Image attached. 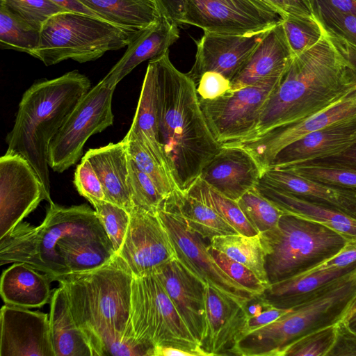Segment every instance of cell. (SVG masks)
<instances>
[{
	"label": "cell",
	"mask_w": 356,
	"mask_h": 356,
	"mask_svg": "<svg viewBox=\"0 0 356 356\" xmlns=\"http://www.w3.org/2000/svg\"><path fill=\"white\" fill-rule=\"evenodd\" d=\"M149 60L155 72L159 141L177 189L185 193L222 145L208 127L195 83L174 66L169 50Z\"/></svg>",
	"instance_id": "6da1fadb"
},
{
	"label": "cell",
	"mask_w": 356,
	"mask_h": 356,
	"mask_svg": "<svg viewBox=\"0 0 356 356\" xmlns=\"http://www.w3.org/2000/svg\"><path fill=\"white\" fill-rule=\"evenodd\" d=\"M355 88L356 74L323 31L314 46L293 57L264 104L255 130L243 141L309 117Z\"/></svg>",
	"instance_id": "7a4b0ae2"
},
{
	"label": "cell",
	"mask_w": 356,
	"mask_h": 356,
	"mask_svg": "<svg viewBox=\"0 0 356 356\" xmlns=\"http://www.w3.org/2000/svg\"><path fill=\"white\" fill-rule=\"evenodd\" d=\"M90 89L89 79L77 70L35 81L22 95L13 127L7 134L6 153L26 160L49 195L50 142Z\"/></svg>",
	"instance_id": "3957f363"
},
{
	"label": "cell",
	"mask_w": 356,
	"mask_h": 356,
	"mask_svg": "<svg viewBox=\"0 0 356 356\" xmlns=\"http://www.w3.org/2000/svg\"><path fill=\"white\" fill-rule=\"evenodd\" d=\"M133 277L118 254L93 270L50 277L63 288L73 318L89 345L97 338L127 328Z\"/></svg>",
	"instance_id": "277c9868"
},
{
	"label": "cell",
	"mask_w": 356,
	"mask_h": 356,
	"mask_svg": "<svg viewBox=\"0 0 356 356\" xmlns=\"http://www.w3.org/2000/svg\"><path fill=\"white\" fill-rule=\"evenodd\" d=\"M81 236L108 238L95 210L87 204L65 207L51 201L39 226L22 221L0 238V266L22 262L49 277L69 273L57 245Z\"/></svg>",
	"instance_id": "5b68a950"
},
{
	"label": "cell",
	"mask_w": 356,
	"mask_h": 356,
	"mask_svg": "<svg viewBox=\"0 0 356 356\" xmlns=\"http://www.w3.org/2000/svg\"><path fill=\"white\" fill-rule=\"evenodd\" d=\"M356 293V269L273 323L238 335L229 350L240 356H284L302 336L341 321Z\"/></svg>",
	"instance_id": "8992f818"
},
{
	"label": "cell",
	"mask_w": 356,
	"mask_h": 356,
	"mask_svg": "<svg viewBox=\"0 0 356 356\" xmlns=\"http://www.w3.org/2000/svg\"><path fill=\"white\" fill-rule=\"evenodd\" d=\"M141 31L122 28L87 14L65 10L43 24L39 45L31 56L46 66L69 59L80 63L93 61L107 51L128 46Z\"/></svg>",
	"instance_id": "52a82bcc"
},
{
	"label": "cell",
	"mask_w": 356,
	"mask_h": 356,
	"mask_svg": "<svg viewBox=\"0 0 356 356\" xmlns=\"http://www.w3.org/2000/svg\"><path fill=\"white\" fill-rule=\"evenodd\" d=\"M259 234L270 284L309 270L348 241L322 224L285 213L277 227Z\"/></svg>",
	"instance_id": "ba28073f"
},
{
	"label": "cell",
	"mask_w": 356,
	"mask_h": 356,
	"mask_svg": "<svg viewBox=\"0 0 356 356\" xmlns=\"http://www.w3.org/2000/svg\"><path fill=\"white\" fill-rule=\"evenodd\" d=\"M130 318L136 337L152 347L173 346L209 356L195 339L154 273L134 276Z\"/></svg>",
	"instance_id": "9c48e42d"
},
{
	"label": "cell",
	"mask_w": 356,
	"mask_h": 356,
	"mask_svg": "<svg viewBox=\"0 0 356 356\" xmlns=\"http://www.w3.org/2000/svg\"><path fill=\"white\" fill-rule=\"evenodd\" d=\"M115 89L99 81L74 107L49 144L48 162L54 171L60 173L76 164L88 139L113 125Z\"/></svg>",
	"instance_id": "30bf717a"
},
{
	"label": "cell",
	"mask_w": 356,
	"mask_h": 356,
	"mask_svg": "<svg viewBox=\"0 0 356 356\" xmlns=\"http://www.w3.org/2000/svg\"><path fill=\"white\" fill-rule=\"evenodd\" d=\"M282 76L231 90L214 99L199 97L202 111L216 140L224 145L248 138L257 127L264 104Z\"/></svg>",
	"instance_id": "8fae6325"
},
{
	"label": "cell",
	"mask_w": 356,
	"mask_h": 356,
	"mask_svg": "<svg viewBox=\"0 0 356 356\" xmlns=\"http://www.w3.org/2000/svg\"><path fill=\"white\" fill-rule=\"evenodd\" d=\"M282 18L264 0H185L181 25L204 32L247 34L269 30Z\"/></svg>",
	"instance_id": "7c38bea8"
},
{
	"label": "cell",
	"mask_w": 356,
	"mask_h": 356,
	"mask_svg": "<svg viewBox=\"0 0 356 356\" xmlns=\"http://www.w3.org/2000/svg\"><path fill=\"white\" fill-rule=\"evenodd\" d=\"M156 213L169 235L176 259L192 275L238 301L246 302L252 296L220 268L203 238L189 229L179 212L163 204Z\"/></svg>",
	"instance_id": "4fadbf2b"
},
{
	"label": "cell",
	"mask_w": 356,
	"mask_h": 356,
	"mask_svg": "<svg viewBox=\"0 0 356 356\" xmlns=\"http://www.w3.org/2000/svg\"><path fill=\"white\" fill-rule=\"evenodd\" d=\"M44 200L51 202L29 162L6 152L0 158V238L11 232Z\"/></svg>",
	"instance_id": "5bb4252c"
},
{
	"label": "cell",
	"mask_w": 356,
	"mask_h": 356,
	"mask_svg": "<svg viewBox=\"0 0 356 356\" xmlns=\"http://www.w3.org/2000/svg\"><path fill=\"white\" fill-rule=\"evenodd\" d=\"M134 276L152 273L176 259L169 235L157 213L134 206L126 236L118 254Z\"/></svg>",
	"instance_id": "9a60e30c"
},
{
	"label": "cell",
	"mask_w": 356,
	"mask_h": 356,
	"mask_svg": "<svg viewBox=\"0 0 356 356\" xmlns=\"http://www.w3.org/2000/svg\"><path fill=\"white\" fill-rule=\"evenodd\" d=\"M356 116V88L326 108L299 122L278 127L249 140L227 145L247 149L264 169L277 153L302 136L333 123Z\"/></svg>",
	"instance_id": "2e32d148"
},
{
	"label": "cell",
	"mask_w": 356,
	"mask_h": 356,
	"mask_svg": "<svg viewBox=\"0 0 356 356\" xmlns=\"http://www.w3.org/2000/svg\"><path fill=\"white\" fill-rule=\"evenodd\" d=\"M270 29L241 35L204 32L196 41L195 62L186 74L195 85L207 72H218L231 81Z\"/></svg>",
	"instance_id": "e0dca14e"
},
{
	"label": "cell",
	"mask_w": 356,
	"mask_h": 356,
	"mask_svg": "<svg viewBox=\"0 0 356 356\" xmlns=\"http://www.w3.org/2000/svg\"><path fill=\"white\" fill-rule=\"evenodd\" d=\"M0 323V356H55L48 314L5 304Z\"/></svg>",
	"instance_id": "ac0fdd59"
},
{
	"label": "cell",
	"mask_w": 356,
	"mask_h": 356,
	"mask_svg": "<svg viewBox=\"0 0 356 356\" xmlns=\"http://www.w3.org/2000/svg\"><path fill=\"white\" fill-rule=\"evenodd\" d=\"M264 169L254 157L239 145H222L202 169L200 178L222 195L237 201L254 188Z\"/></svg>",
	"instance_id": "d6986e66"
},
{
	"label": "cell",
	"mask_w": 356,
	"mask_h": 356,
	"mask_svg": "<svg viewBox=\"0 0 356 356\" xmlns=\"http://www.w3.org/2000/svg\"><path fill=\"white\" fill-rule=\"evenodd\" d=\"M154 273L195 339L201 345L205 332V284L177 259L155 268Z\"/></svg>",
	"instance_id": "ffe728a7"
},
{
	"label": "cell",
	"mask_w": 356,
	"mask_h": 356,
	"mask_svg": "<svg viewBox=\"0 0 356 356\" xmlns=\"http://www.w3.org/2000/svg\"><path fill=\"white\" fill-rule=\"evenodd\" d=\"M247 302L205 286V332L201 346L209 356L228 355L244 325Z\"/></svg>",
	"instance_id": "44dd1931"
},
{
	"label": "cell",
	"mask_w": 356,
	"mask_h": 356,
	"mask_svg": "<svg viewBox=\"0 0 356 356\" xmlns=\"http://www.w3.org/2000/svg\"><path fill=\"white\" fill-rule=\"evenodd\" d=\"M355 143L356 116L302 136L280 151L267 168H280L336 156Z\"/></svg>",
	"instance_id": "7402d4cb"
},
{
	"label": "cell",
	"mask_w": 356,
	"mask_h": 356,
	"mask_svg": "<svg viewBox=\"0 0 356 356\" xmlns=\"http://www.w3.org/2000/svg\"><path fill=\"white\" fill-rule=\"evenodd\" d=\"M293 57L281 22L269 31L248 62L230 81L231 90L282 76Z\"/></svg>",
	"instance_id": "603a6c76"
},
{
	"label": "cell",
	"mask_w": 356,
	"mask_h": 356,
	"mask_svg": "<svg viewBox=\"0 0 356 356\" xmlns=\"http://www.w3.org/2000/svg\"><path fill=\"white\" fill-rule=\"evenodd\" d=\"M259 181L310 202L330 206L356 218L355 190L323 184L276 168L266 169Z\"/></svg>",
	"instance_id": "cb8c5ba5"
},
{
	"label": "cell",
	"mask_w": 356,
	"mask_h": 356,
	"mask_svg": "<svg viewBox=\"0 0 356 356\" xmlns=\"http://www.w3.org/2000/svg\"><path fill=\"white\" fill-rule=\"evenodd\" d=\"M178 27L162 17L155 25L141 31L100 82L107 87L115 88L139 64L163 54L179 38Z\"/></svg>",
	"instance_id": "d4e9b609"
},
{
	"label": "cell",
	"mask_w": 356,
	"mask_h": 356,
	"mask_svg": "<svg viewBox=\"0 0 356 356\" xmlns=\"http://www.w3.org/2000/svg\"><path fill=\"white\" fill-rule=\"evenodd\" d=\"M83 158L92 166L104 189L105 200L130 212L134 207L129 185V155L126 143H117L86 152Z\"/></svg>",
	"instance_id": "484cf974"
},
{
	"label": "cell",
	"mask_w": 356,
	"mask_h": 356,
	"mask_svg": "<svg viewBox=\"0 0 356 356\" xmlns=\"http://www.w3.org/2000/svg\"><path fill=\"white\" fill-rule=\"evenodd\" d=\"M258 191L285 213L322 224L356 242V218L336 208L310 202L259 181Z\"/></svg>",
	"instance_id": "4316f807"
},
{
	"label": "cell",
	"mask_w": 356,
	"mask_h": 356,
	"mask_svg": "<svg viewBox=\"0 0 356 356\" xmlns=\"http://www.w3.org/2000/svg\"><path fill=\"white\" fill-rule=\"evenodd\" d=\"M356 269V263L345 268L301 273L270 284L261 296L270 305L293 308L318 295L333 282Z\"/></svg>",
	"instance_id": "83f0119b"
},
{
	"label": "cell",
	"mask_w": 356,
	"mask_h": 356,
	"mask_svg": "<svg viewBox=\"0 0 356 356\" xmlns=\"http://www.w3.org/2000/svg\"><path fill=\"white\" fill-rule=\"evenodd\" d=\"M27 264L17 262L1 274L0 293L6 305L23 307H42L51 300V282L49 275L40 273Z\"/></svg>",
	"instance_id": "f1b7e54d"
},
{
	"label": "cell",
	"mask_w": 356,
	"mask_h": 356,
	"mask_svg": "<svg viewBox=\"0 0 356 356\" xmlns=\"http://www.w3.org/2000/svg\"><path fill=\"white\" fill-rule=\"evenodd\" d=\"M49 322L55 356H92L88 340L74 321L65 292L60 286L52 293Z\"/></svg>",
	"instance_id": "f546056e"
},
{
	"label": "cell",
	"mask_w": 356,
	"mask_h": 356,
	"mask_svg": "<svg viewBox=\"0 0 356 356\" xmlns=\"http://www.w3.org/2000/svg\"><path fill=\"white\" fill-rule=\"evenodd\" d=\"M125 136L138 138L170 175L166 159L159 141L155 72L151 61H149L146 70L135 115Z\"/></svg>",
	"instance_id": "4dcf8cb0"
},
{
	"label": "cell",
	"mask_w": 356,
	"mask_h": 356,
	"mask_svg": "<svg viewBox=\"0 0 356 356\" xmlns=\"http://www.w3.org/2000/svg\"><path fill=\"white\" fill-rule=\"evenodd\" d=\"M102 19L116 26L143 31L162 16L154 0H78Z\"/></svg>",
	"instance_id": "1f68e13d"
},
{
	"label": "cell",
	"mask_w": 356,
	"mask_h": 356,
	"mask_svg": "<svg viewBox=\"0 0 356 356\" xmlns=\"http://www.w3.org/2000/svg\"><path fill=\"white\" fill-rule=\"evenodd\" d=\"M69 273H84L97 269L117 254L110 239L100 236L72 237L57 245Z\"/></svg>",
	"instance_id": "d6a6232c"
},
{
	"label": "cell",
	"mask_w": 356,
	"mask_h": 356,
	"mask_svg": "<svg viewBox=\"0 0 356 356\" xmlns=\"http://www.w3.org/2000/svg\"><path fill=\"white\" fill-rule=\"evenodd\" d=\"M163 204L179 212L189 229L203 238L238 234L212 208L187 193L177 191Z\"/></svg>",
	"instance_id": "836d02e7"
},
{
	"label": "cell",
	"mask_w": 356,
	"mask_h": 356,
	"mask_svg": "<svg viewBox=\"0 0 356 356\" xmlns=\"http://www.w3.org/2000/svg\"><path fill=\"white\" fill-rule=\"evenodd\" d=\"M250 269L268 287L270 282L266 270V251L260 234L218 236L209 245Z\"/></svg>",
	"instance_id": "e575fe53"
},
{
	"label": "cell",
	"mask_w": 356,
	"mask_h": 356,
	"mask_svg": "<svg viewBox=\"0 0 356 356\" xmlns=\"http://www.w3.org/2000/svg\"><path fill=\"white\" fill-rule=\"evenodd\" d=\"M325 34L356 74V17L312 10Z\"/></svg>",
	"instance_id": "d590c367"
},
{
	"label": "cell",
	"mask_w": 356,
	"mask_h": 356,
	"mask_svg": "<svg viewBox=\"0 0 356 356\" xmlns=\"http://www.w3.org/2000/svg\"><path fill=\"white\" fill-rule=\"evenodd\" d=\"M41 29L19 17L0 2V47L31 56L40 40Z\"/></svg>",
	"instance_id": "8d00e7d4"
},
{
	"label": "cell",
	"mask_w": 356,
	"mask_h": 356,
	"mask_svg": "<svg viewBox=\"0 0 356 356\" xmlns=\"http://www.w3.org/2000/svg\"><path fill=\"white\" fill-rule=\"evenodd\" d=\"M186 193L212 208L238 234L245 236L259 234L246 218L236 201L219 193L200 177Z\"/></svg>",
	"instance_id": "74e56055"
},
{
	"label": "cell",
	"mask_w": 356,
	"mask_h": 356,
	"mask_svg": "<svg viewBox=\"0 0 356 356\" xmlns=\"http://www.w3.org/2000/svg\"><path fill=\"white\" fill-rule=\"evenodd\" d=\"M122 140L126 143L129 156L152 179L165 199L173 195L178 190L172 177L145 145L136 137L124 136Z\"/></svg>",
	"instance_id": "f35d334b"
},
{
	"label": "cell",
	"mask_w": 356,
	"mask_h": 356,
	"mask_svg": "<svg viewBox=\"0 0 356 356\" xmlns=\"http://www.w3.org/2000/svg\"><path fill=\"white\" fill-rule=\"evenodd\" d=\"M276 168L323 184L356 191V169L350 167L307 161Z\"/></svg>",
	"instance_id": "ab89813d"
},
{
	"label": "cell",
	"mask_w": 356,
	"mask_h": 356,
	"mask_svg": "<svg viewBox=\"0 0 356 356\" xmlns=\"http://www.w3.org/2000/svg\"><path fill=\"white\" fill-rule=\"evenodd\" d=\"M237 203L252 226L262 233L277 226L284 212L263 196L255 187L243 195Z\"/></svg>",
	"instance_id": "60d3db41"
},
{
	"label": "cell",
	"mask_w": 356,
	"mask_h": 356,
	"mask_svg": "<svg viewBox=\"0 0 356 356\" xmlns=\"http://www.w3.org/2000/svg\"><path fill=\"white\" fill-rule=\"evenodd\" d=\"M90 347L92 356H152L154 348L136 337L131 321L125 331L102 337Z\"/></svg>",
	"instance_id": "b9f144b4"
},
{
	"label": "cell",
	"mask_w": 356,
	"mask_h": 356,
	"mask_svg": "<svg viewBox=\"0 0 356 356\" xmlns=\"http://www.w3.org/2000/svg\"><path fill=\"white\" fill-rule=\"evenodd\" d=\"M282 24L293 56L314 46L323 35L315 17H288L282 19Z\"/></svg>",
	"instance_id": "7bdbcfd3"
},
{
	"label": "cell",
	"mask_w": 356,
	"mask_h": 356,
	"mask_svg": "<svg viewBox=\"0 0 356 356\" xmlns=\"http://www.w3.org/2000/svg\"><path fill=\"white\" fill-rule=\"evenodd\" d=\"M129 185L134 207L156 213L166 200L152 179L136 165L129 156Z\"/></svg>",
	"instance_id": "ee69618b"
},
{
	"label": "cell",
	"mask_w": 356,
	"mask_h": 356,
	"mask_svg": "<svg viewBox=\"0 0 356 356\" xmlns=\"http://www.w3.org/2000/svg\"><path fill=\"white\" fill-rule=\"evenodd\" d=\"M104 230L118 254L130 221V212L105 200L92 204Z\"/></svg>",
	"instance_id": "f6af8a7d"
},
{
	"label": "cell",
	"mask_w": 356,
	"mask_h": 356,
	"mask_svg": "<svg viewBox=\"0 0 356 356\" xmlns=\"http://www.w3.org/2000/svg\"><path fill=\"white\" fill-rule=\"evenodd\" d=\"M336 324L311 332L293 342L285 355L327 356L335 339Z\"/></svg>",
	"instance_id": "bcb514c9"
},
{
	"label": "cell",
	"mask_w": 356,
	"mask_h": 356,
	"mask_svg": "<svg viewBox=\"0 0 356 356\" xmlns=\"http://www.w3.org/2000/svg\"><path fill=\"white\" fill-rule=\"evenodd\" d=\"M209 251L220 268L251 295H261L268 288L248 267L223 252L208 245Z\"/></svg>",
	"instance_id": "7dc6e473"
},
{
	"label": "cell",
	"mask_w": 356,
	"mask_h": 356,
	"mask_svg": "<svg viewBox=\"0 0 356 356\" xmlns=\"http://www.w3.org/2000/svg\"><path fill=\"white\" fill-rule=\"evenodd\" d=\"M13 13L41 29L51 16L66 10L50 0H0Z\"/></svg>",
	"instance_id": "c3c4849f"
},
{
	"label": "cell",
	"mask_w": 356,
	"mask_h": 356,
	"mask_svg": "<svg viewBox=\"0 0 356 356\" xmlns=\"http://www.w3.org/2000/svg\"><path fill=\"white\" fill-rule=\"evenodd\" d=\"M291 310L275 307L261 295L252 296L246 303L247 316L239 334L248 333L276 321Z\"/></svg>",
	"instance_id": "681fc988"
},
{
	"label": "cell",
	"mask_w": 356,
	"mask_h": 356,
	"mask_svg": "<svg viewBox=\"0 0 356 356\" xmlns=\"http://www.w3.org/2000/svg\"><path fill=\"white\" fill-rule=\"evenodd\" d=\"M74 184L78 193L91 204L105 200L102 184L97 173L83 157L75 170Z\"/></svg>",
	"instance_id": "f907efd6"
},
{
	"label": "cell",
	"mask_w": 356,
	"mask_h": 356,
	"mask_svg": "<svg viewBox=\"0 0 356 356\" xmlns=\"http://www.w3.org/2000/svg\"><path fill=\"white\" fill-rule=\"evenodd\" d=\"M196 90L200 99H214L231 90V81L221 74L207 72L202 75Z\"/></svg>",
	"instance_id": "816d5d0a"
},
{
	"label": "cell",
	"mask_w": 356,
	"mask_h": 356,
	"mask_svg": "<svg viewBox=\"0 0 356 356\" xmlns=\"http://www.w3.org/2000/svg\"><path fill=\"white\" fill-rule=\"evenodd\" d=\"M327 356H356V332L345 321L336 323L334 341Z\"/></svg>",
	"instance_id": "f5cc1de1"
},
{
	"label": "cell",
	"mask_w": 356,
	"mask_h": 356,
	"mask_svg": "<svg viewBox=\"0 0 356 356\" xmlns=\"http://www.w3.org/2000/svg\"><path fill=\"white\" fill-rule=\"evenodd\" d=\"M276 10L282 19L313 18L310 0H264Z\"/></svg>",
	"instance_id": "db71d44e"
},
{
	"label": "cell",
	"mask_w": 356,
	"mask_h": 356,
	"mask_svg": "<svg viewBox=\"0 0 356 356\" xmlns=\"http://www.w3.org/2000/svg\"><path fill=\"white\" fill-rule=\"evenodd\" d=\"M356 263V242L348 241L335 254L303 273H313L326 269L345 268Z\"/></svg>",
	"instance_id": "11a10c76"
},
{
	"label": "cell",
	"mask_w": 356,
	"mask_h": 356,
	"mask_svg": "<svg viewBox=\"0 0 356 356\" xmlns=\"http://www.w3.org/2000/svg\"><path fill=\"white\" fill-rule=\"evenodd\" d=\"M312 10L338 12L356 17V0H310Z\"/></svg>",
	"instance_id": "9f6ffc18"
},
{
	"label": "cell",
	"mask_w": 356,
	"mask_h": 356,
	"mask_svg": "<svg viewBox=\"0 0 356 356\" xmlns=\"http://www.w3.org/2000/svg\"><path fill=\"white\" fill-rule=\"evenodd\" d=\"M163 17L181 25L185 0H154Z\"/></svg>",
	"instance_id": "6f0895ef"
},
{
	"label": "cell",
	"mask_w": 356,
	"mask_h": 356,
	"mask_svg": "<svg viewBox=\"0 0 356 356\" xmlns=\"http://www.w3.org/2000/svg\"><path fill=\"white\" fill-rule=\"evenodd\" d=\"M310 161L342 165L356 169V143L340 154Z\"/></svg>",
	"instance_id": "680465c9"
},
{
	"label": "cell",
	"mask_w": 356,
	"mask_h": 356,
	"mask_svg": "<svg viewBox=\"0 0 356 356\" xmlns=\"http://www.w3.org/2000/svg\"><path fill=\"white\" fill-rule=\"evenodd\" d=\"M152 356H198L197 353L173 346H155Z\"/></svg>",
	"instance_id": "91938a15"
},
{
	"label": "cell",
	"mask_w": 356,
	"mask_h": 356,
	"mask_svg": "<svg viewBox=\"0 0 356 356\" xmlns=\"http://www.w3.org/2000/svg\"><path fill=\"white\" fill-rule=\"evenodd\" d=\"M66 10L75 11L87 14L93 17H99L96 13H93L78 0H50ZM102 19V18H101Z\"/></svg>",
	"instance_id": "94428289"
},
{
	"label": "cell",
	"mask_w": 356,
	"mask_h": 356,
	"mask_svg": "<svg viewBox=\"0 0 356 356\" xmlns=\"http://www.w3.org/2000/svg\"><path fill=\"white\" fill-rule=\"evenodd\" d=\"M356 311V293L350 301L346 311L345 312L343 316L341 321L347 319L353 312Z\"/></svg>",
	"instance_id": "6125c7cd"
},
{
	"label": "cell",
	"mask_w": 356,
	"mask_h": 356,
	"mask_svg": "<svg viewBox=\"0 0 356 356\" xmlns=\"http://www.w3.org/2000/svg\"><path fill=\"white\" fill-rule=\"evenodd\" d=\"M344 321H346L348 327L356 332V311Z\"/></svg>",
	"instance_id": "be15d7a7"
}]
</instances>
